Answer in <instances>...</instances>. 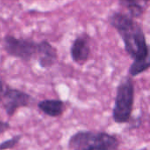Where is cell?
Returning a JSON list of instances; mask_svg holds the SVG:
<instances>
[{"label": "cell", "instance_id": "obj_1", "mask_svg": "<svg viewBox=\"0 0 150 150\" xmlns=\"http://www.w3.org/2000/svg\"><path fill=\"white\" fill-rule=\"evenodd\" d=\"M108 23L120 34L125 50L133 60H149V47L145 34L134 18L115 11L108 17Z\"/></svg>", "mask_w": 150, "mask_h": 150}, {"label": "cell", "instance_id": "obj_2", "mask_svg": "<svg viewBox=\"0 0 150 150\" xmlns=\"http://www.w3.org/2000/svg\"><path fill=\"white\" fill-rule=\"evenodd\" d=\"M119 139L105 132L78 131L70 136L69 150H118Z\"/></svg>", "mask_w": 150, "mask_h": 150}, {"label": "cell", "instance_id": "obj_3", "mask_svg": "<svg viewBox=\"0 0 150 150\" xmlns=\"http://www.w3.org/2000/svg\"><path fill=\"white\" fill-rule=\"evenodd\" d=\"M134 84L131 77L122 80L118 88L112 109V119L117 124H126L131 119L134 103Z\"/></svg>", "mask_w": 150, "mask_h": 150}, {"label": "cell", "instance_id": "obj_4", "mask_svg": "<svg viewBox=\"0 0 150 150\" xmlns=\"http://www.w3.org/2000/svg\"><path fill=\"white\" fill-rule=\"evenodd\" d=\"M38 42L32 39L16 38L13 35H6L3 40V47L5 52L22 61L29 62L36 56Z\"/></svg>", "mask_w": 150, "mask_h": 150}, {"label": "cell", "instance_id": "obj_5", "mask_svg": "<svg viewBox=\"0 0 150 150\" xmlns=\"http://www.w3.org/2000/svg\"><path fill=\"white\" fill-rule=\"evenodd\" d=\"M1 101H3V107L8 117H12L19 108L28 107L33 97L24 91L6 87L2 94Z\"/></svg>", "mask_w": 150, "mask_h": 150}, {"label": "cell", "instance_id": "obj_6", "mask_svg": "<svg viewBox=\"0 0 150 150\" xmlns=\"http://www.w3.org/2000/svg\"><path fill=\"white\" fill-rule=\"evenodd\" d=\"M36 56L38 57L40 66L44 69L52 67L58 59L57 50L47 41L38 42Z\"/></svg>", "mask_w": 150, "mask_h": 150}, {"label": "cell", "instance_id": "obj_7", "mask_svg": "<svg viewBox=\"0 0 150 150\" xmlns=\"http://www.w3.org/2000/svg\"><path fill=\"white\" fill-rule=\"evenodd\" d=\"M91 54V47L86 36L79 35L72 42L70 56L74 62L81 64L88 60Z\"/></svg>", "mask_w": 150, "mask_h": 150}, {"label": "cell", "instance_id": "obj_8", "mask_svg": "<svg viewBox=\"0 0 150 150\" xmlns=\"http://www.w3.org/2000/svg\"><path fill=\"white\" fill-rule=\"evenodd\" d=\"M38 108L40 111L51 118L62 116L64 111V103L59 99H46L38 103Z\"/></svg>", "mask_w": 150, "mask_h": 150}, {"label": "cell", "instance_id": "obj_9", "mask_svg": "<svg viewBox=\"0 0 150 150\" xmlns=\"http://www.w3.org/2000/svg\"><path fill=\"white\" fill-rule=\"evenodd\" d=\"M149 0H127L124 6L129 11V15L134 18H140L146 11Z\"/></svg>", "mask_w": 150, "mask_h": 150}, {"label": "cell", "instance_id": "obj_10", "mask_svg": "<svg viewBox=\"0 0 150 150\" xmlns=\"http://www.w3.org/2000/svg\"><path fill=\"white\" fill-rule=\"evenodd\" d=\"M150 60H134L133 64L129 67V74L131 77H135L149 70Z\"/></svg>", "mask_w": 150, "mask_h": 150}, {"label": "cell", "instance_id": "obj_11", "mask_svg": "<svg viewBox=\"0 0 150 150\" xmlns=\"http://www.w3.org/2000/svg\"><path fill=\"white\" fill-rule=\"evenodd\" d=\"M21 139H22L21 134L14 135L11 139H8V140L3 141L2 143H0V150H8L15 148L19 143Z\"/></svg>", "mask_w": 150, "mask_h": 150}, {"label": "cell", "instance_id": "obj_12", "mask_svg": "<svg viewBox=\"0 0 150 150\" xmlns=\"http://www.w3.org/2000/svg\"><path fill=\"white\" fill-rule=\"evenodd\" d=\"M10 128H11V126L8 122H4V121L0 120V135L3 134L4 133H5Z\"/></svg>", "mask_w": 150, "mask_h": 150}, {"label": "cell", "instance_id": "obj_13", "mask_svg": "<svg viewBox=\"0 0 150 150\" xmlns=\"http://www.w3.org/2000/svg\"><path fill=\"white\" fill-rule=\"evenodd\" d=\"M4 83H3V80L0 79V102H1V98H2V94L4 92Z\"/></svg>", "mask_w": 150, "mask_h": 150}, {"label": "cell", "instance_id": "obj_14", "mask_svg": "<svg viewBox=\"0 0 150 150\" xmlns=\"http://www.w3.org/2000/svg\"><path fill=\"white\" fill-rule=\"evenodd\" d=\"M127 2V0H120V3L122 4V5H125V4Z\"/></svg>", "mask_w": 150, "mask_h": 150}, {"label": "cell", "instance_id": "obj_15", "mask_svg": "<svg viewBox=\"0 0 150 150\" xmlns=\"http://www.w3.org/2000/svg\"><path fill=\"white\" fill-rule=\"evenodd\" d=\"M140 150H148V149H147V148H144V149H142Z\"/></svg>", "mask_w": 150, "mask_h": 150}]
</instances>
